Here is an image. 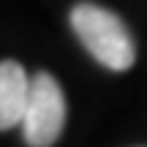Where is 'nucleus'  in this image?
<instances>
[{
	"label": "nucleus",
	"instance_id": "7ed1b4c3",
	"mask_svg": "<svg viewBox=\"0 0 147 147\" xmlns=\"http://www.w3.org/2000/svg\"><path fill=\"white\" fill-rule=\"evenodd\" d=\"M30 98V79L16 60H0V131L22 125Z\"/></svg>",
	"mask_w": 147,
	"mask_h": 147
},
{
	"label": "nucleus",
	"instance_id": "f03ea898",
	"mask_svg": "<svg viewBox=\"0 0 147 147\" xmlns=\"http://www.w3.org/2000/svg\"><path fill=\"white\" fill-rule=\"evenodd\" d=\"M65 125V95L60 82L47 71L30 79V98L22 117V136L27 147H52Z\"/></svg>",
	"mask_w": 147,
	"mask_h": 147
},
{
	"label": "nucleus",
	"instance_id": "f257e3e1",
	"mask_svg": "<svg viewBox=\"0 0 147 147\" xmlns=\"http://www.w3.org/2000/svg\"><path fill=\"white\" fill-rule=\"evenodd\" d=\"M71 27L95 63L109 71H128L136 60V47L125 22L98 3H79L71 8Z\"/></svg>",
	"mask_w": 147,
	"mask_h": 147
}]
</instances>
